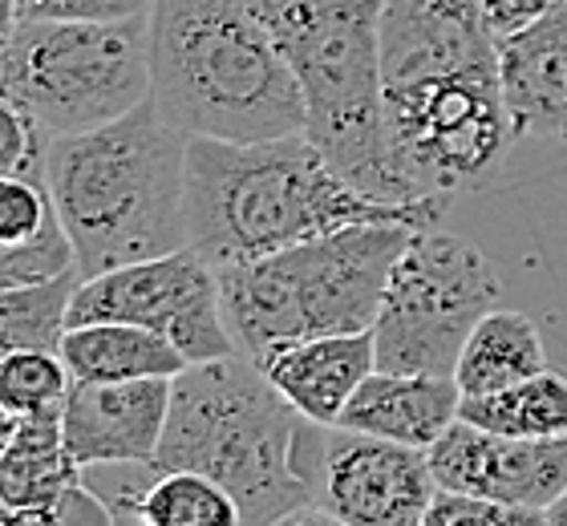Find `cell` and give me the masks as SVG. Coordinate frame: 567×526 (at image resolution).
I'll return each mask as SVG.
<instances>
[{"mask_svg": "<svg viewBox=\"0 0 567 526\" xmlns=\"http://www.w3.org/2000/svg\"><path fill=\"white\" fill-rule=\"evenodd\" d=\"M446 203H393L357 183L300 134L260 142H187V235L215 271L353 223L430 227Z\"/></svg>", "mask_w": 567, "mask_h": 526, "instance_id": "obj_1", "label": "cell"}, {"mask_svg": "<svg viewBox=\"0 0 567 526\" xmlns=\"http://www.w3.org/2000/svg\"><path fill=\"white\" fill-rule=\"evenodd\" d=\"M320 421H308L244 352L187 364L171 381L158 470H199L239 506V523H324L312 510Z\"/></svg>", "mask_w": 567, "mask_h": 526, "instance_id": "obj_2", "label": "cell"}, {"mask_svg": "<svg viewBox=\"0 0 567 526\" xmlns=\"http://www.w3.org/2000/svg\"><path fill=\"white\" fill-rule=\"evenodd\" d=\"M187 142L151 97L106 126L49 138L45 183L82 280L190 244Z\"/></svg>", "mask_w": 567, "mask_h": 526, "instance_id": "obj_3", "label": "cell"}, {"mask_svg": "<svg viewBox=\"0 0 567 526\" xmlns=\"http://www.w3.org/2000/svg\"><path fill=\"white\" fill-rule=\"evenodd\" d=\"M151 102L187 138L260 142L305 130V97L248 0H154Z\"/></svg>", "mask_w": 567, "mask_h": 526, "instance_id": "obj_4", "label": "cell"}, {"mask_svg": "<svg viewBox=\"0 0 567 526\" xmlns=\"http://www.w3.org/2000/svg\"><path fill=\"white\" fill-rule=\"evenodd\" d=\"M268 24L305 97V134L361 190L410 199L398 183L385 134L381 0H248Z\"/></svg>", "mask_w": 567, "mask_h": 526, "instance_id": "obj_5", "label": "cell"}, {"mask_svg": "<svg viewBox=\"0 0 567 526\" xmlns=\"http://www.w3.org/2000/svg\"><path fill=\"white\" fill-rule=\"evenodd\" d=\"M414 231L410 223H353L276 256L219 268L236 352L264 364L305 337L373 328L390 271Z\"/></svg>", "mask_w": 567, "mask_h": 526, "instance_id": "obj_6", "label": "cell"}, {"mask_svg": "<svg viewBox=\"0 0 567 526\" xmlns=\"http://www.w3.org/2000/svg\"><path fill=\"white\" fill-rule=\"evenodd\" d=\"M0 94L49 138L82 134L151 97V12L126 21L21 17L0 49Z\"/></svg>", "mask_w": 567, "mask_h": 526, "instance_id": "obj_7", "label": "cell"}, {"mask_svg": "<svg viewBox=\"0 0 567 526\" xmlns=\"http://www.w3.org/2000/svg\"><path fill=\"white\" fill-rule=\"evenodd\" d=\"M385 134L402 190L430 203L491 187L519 142L498 65L385 82Z\"/></svg>", "mask_w": 567, "mask_h": 526, "instance_id": "obj_8", "label": "cell"}, {"mask_svg": "<svg viewBox=\"0 0 567 526\" xmlns=\"http://www.w3.org/2000/svg\"><path fill=\"white\" fill-rule=\"evenodd\" d=\"M495 264L462 235L417 227L398 256L373 320L378 369L454 377L471 328L498 305Z\"/></svg>", "mask_w": 567, "mask_h": 526, "instance_id": "obj_9", "label": "cell"}, {"mask_svg": "<svg viewBox=\"0 0 567 526\" xmlns=\"http://www.w3.org/2000/svg\"><path fill=\"white\" fill-rule=\"evenodd\" d=\"M94 320H126L151 328L171 340L190 364L236 352L231 328L224 320L219 271L190 244L78 283L70 324H94Z\"/></svg>", "mask_w": 567, "mask_h": 526, "instance_id": "obj_10", "label": "cell"}, {"mask_svg": "<svg viewBox=\"0 0 567 526\" xmlns=\"http://www.w3.org/2000/svg\"><path fill=\"white\" fill-rule=\"evenodd\" d=\"M437 482L417 445L324 425L312 462V510L341 526H422Z\"/></svg>", "mask_w": 567, "mask_h": 526, "instance_id": "obj_11", "label": "cell"}, {"mask_svg": "<svg viewBox=\"0 0 567 526\" xmlns=\"http://www.w3.org/2000/svg\"><path fill=\"white\" fill-rule=\"evenodd\" d=\"M425 457L437 486L539 515L567 491V437H511L458 417Z\"/></svg>", "mask_w": 567, "mask_h": 526, "instance_id": "obj_12", "label": "cell"}, {"mask_svg": "<svg viewBox=\"0 0 567 526\" xmlns=\"http://www.w3.org/2000/svg\"><path fill=\"white\" fill-rule=\"evenodd\" d=\"M498 65V37L483 0H381L385 82Z\"/></svg>", "mask_w": 567, "mask_h": 526, "instance_id": "obj_13", "label": "cell"}, {"mask_svg": "<svg viewBox=\"0 0 567 526\" xmlns=\"http://www.w3.org/2000/svg\"><path fill=\"white\" fill-rule=\"evenodd\" d=\"M175 377L138 381H73L61 405V437L78 466L154 462L171 413Z\"/></svg>", "mask_w": 567, "mask_h": 526, "instance_id": "obj_14", "label": "cell"}, {"mask_svg": "<svg viewBox=\"0 0 567 526\" xmlns=\"http://www.w3.org/2000/svg\"><path fill=\"white\" fill-rule=\"evenodd\" d=\"M498 82L519 138L567 142V0L498 37Z\"/></svg>", "mask_w": 567, "mask_h": 526, "instance_id": "obj_15", "label": "cell"}, {"mask_svg": "<svg viewBox=\"0 0 567 526\" xmlns=\"http://www.w3.org/2000/svg\"><path fill=\"white\" fill-rule=\"evenodd\" d=\"M260 369L308 421L337 425L357 385L378 369L373 328L305 337L288 349L272 352Z\"/></svg>", "mask_w": 567, "mask_h": 526, "instance_id": "obj_16", "label": "cell"}, {"mask_svg": "<svg viewBox=\"0 0 567 526\" xmlns=\"http://www.w3.org/2000/svg\"><path fill=\"white\" fill-rule=\"evenodd\" d=\"M458 405H462V389L454 377L373 369L357 385V393L349 398L337 425L430 450L458 421Z\"/></svg>", "mask_w": 567, "mask_h": 526, "instance_id": "obj_17", "label": "cell"}, {"mask_svg": "<svg viewBox=\"0 0 567 526\" xmlns=\"http://www.w3.org/2000/svg\"><path fill=\"white\" fill-rule=\"evenodd\" d=\"M73 482H82V466L65 450L61 413L21 417L12 442L0 454L4 526H53V506Z\"/></svg>", "mask_w": 567, "mask_h": 526, "instance_id": "obj_18", "label": "cell"}, {"mask_svg": "<svg viewBox=\"0 0 567 526\" xmlns=\"http://www.w3.org/2000/svg\"><path fill=\"white\" fill-rule=\"evenodd\" d=\"M61 361L73 381H138V377H178L187 357L166 337L126 320L70 324L61 337Z\"/></svg>", "mask_w": 567, "mask_h": 526, "instance_id": "obj_19", "label": "cell"}, {"mask_svg": "<svg viewBox=\"0 0 567 526\" xmlns=\"http://www.w3.org/2000/svg\"><path fill=\"white\" fill-rule=\"evenodd\" d=\"M544 369L547 352L532 316L511 312V308H491L462 344L454 381H458L462 398H478V393H498V389L519 385V381L544 373Z\"/></svg>", "mask_w": 567, "mask_h": 526, "instance_id": "obj_20", "label": "cell"}, {"mask_svg": "<svg viewBox=\"0 0 567 526\" xmlns=\"http://www.w3.org/2000/svg\"><path fill=\"white\" fill-rule=\"evenodd\" d=\"M458 417L511 437H567V377L544 369L498 393L462 398Z\"/></svg>", "mask_w": 567, "mask_h": 526, "instance_id": "obj_21", "label": "cell"}, {"mask_svg": "<svg viewBox=\"0 0 567 526\" xmlns=\"http://www.w3.org/2000/svg\"><path fill=\"white\" fill-rule=\"evenodd\" d=\"M82 283V271H65L41 283H12L0 288V357L17 349H61V337L70 328L73 292Z\"/></svg>", "mask_w": 567, "mask_h": 526, "instance_id": "obj_22", "label": "cell"}, {"mask_svg": "<svg viewBox=\"0 0 567 526\" xmlns=\"http://www.w3.org/2000/svg\"><path fill=\"white\" fill-rule=\"evenodd\" d=\"M146 526H236V498L199 470H158L142 498Z\"/></svg>", "mask_w": 567, "mask_h": 526, "instance_id": "obj_23", "label": "cell"}, {"mask_svg": "<svg viewBox=\"0 0 567 526\" xmlns=\"http://www.w3.org/2000/svg\"><path fill=\"white\" fill-rule=\"evenodd\" d=\"M73 377L61 361V352L49 349H17L0 357V405L12 417H41L61 413L70 398Z\"/></svg>", "mask_w": 567, "mask_h": 526, "instance_id": "obj_24", "label": "cell"}, {"mask_svg": "<svg viewBox=\"0 0 567 526\" xmlns=\"http://www.w3.org/2000/svg\"><path fill=\"white\" fill-rule=\"evenodd\" d=\"M78 271V256H73V239L61 223L58 207L41 223V231H33L21 244L0 247V288L12 283H41L53 276Z\"/></svg>", "mask_w": 567, "mask_h": 526, "instance_id": "obj_25", "label": "cell"}, {"mask_svg": "<svg viewBox=\"0 0 567 526\" xmlns=\"http://www.w3.org/2000/svg\"><path fill=\"white\" fill-rule=\"evenodd\" d=\"M53 195H49L45 175H9L0 178V247L21 244L41 223L53 215Z\"/></svg>", "mask_w": 567, "mask_h": 526, "instance_id": "obj_26", "label": "cell"}, {"mask_svg": "<svg viewBox=\"0 0 567 526\" xmlns=\"http://www.w3.org/2000/svg\"><path fill=\"white\" fill-rule=\"evenodd\" d=\"M49 134L37 117L0 94V178L9 175H45Z\"/></svg>", "mask_w": 567, "mask_h": 526, "instance_id": "obj_27", "label": "cell"}, {"mask_svg": "<svg viewBox=\"0 0 567 526\" xmlns=\"http://www.w3.org/2000/svg\"><path fill=\"white\" fill-rule=\"evenodd\" d=\"M532 526L544 523L539 510H523V506H507L495 503V498H483V494H462V491H446L437 486L434 503L425 510L422 526Z\"/></svg>", "mask_w": 567, "mask_h": 526, "instance_id": "obj_28", "label": "cell"}, {"mask_svg": "<svg viewBox=\"0 0 567 526\" xmlns=\"http://www.w3.org/2000/svg\"><path fill=\"white\" fill-rule=\"evenodd\" d=\"M154 0H21V17L49 21H126L151 12Z\"/></svg>", "mask_w": 567, "mask_h": 526, "instance_id": "obj_29", "label": "cell"}, {"mask_svg": "<svg viewBox=\"0 0 567 526\" xmlns=\"http://www.w3.org/2000/svg\"><path fill=\"white\" fill-rule=\"evenodd\" d=\"M106 526L114 523L106 510V503L97 498L94 491H90V482H73L70 491L61 494L58 506H53V526Z\"/></svg>", "mask_w": 567, "mask_h": 526, "instance_id": "obj_30", "label": "cell"}, {"mask_svg": "<svg viewBox=\"0 0 567 526\" xmlns=\"http://www.w3.org/2000/svg\"><path fill=\"white\" fill-rule=\"evenodd\" d=\"M483 4H486V21H491L495 37H503V33L523 29L527 21H535V17L551 9L556 0H483Z\"/></svg>", "mask_w": 567, "mask_h": 526, "instance_id": "obj_31", "label": "cell"}, {"mask_svg": "<svg viewBox=\"0 0 567 526\" xmlns=\"http://www.w3.org/2000/svg\"><path fill=\"white\" fill-rule=\"evenodd\" d=\"M17 24H21V0H0V49L9 45Z\"/></svg>", "mask_w": 567, "mask_h": 526, "instance_id": "obj_32", "label": "cell"}, {"mask_svg": "<svg viewBox=\"0 0 567 526\" xmlns=\"http://www.w3.org/2000/svg\"><path fill=\"white\" fill-rule=\"evenodd\" d=\"M17 425H21V417H12L4 405H0V454H4V445L12 442V433H17Z\"/></svg>", "mask_w": 567, "mask_h": 526, "instance_id": "obj_33", "label": "cell"}, {"mask_svg": "<svg viewBox=\"0 0 567 526\" xmlns=\"http://www.w3.org/2000/svg\"><path fill=\"white\" fill-rule=\"evenodd\" d=\"M544 518H547V523H551V526H567V491L559 494L556 503L547 506V510H544Z\"/></svg>", "mask_w": 567, "mask_h": 526, "instance_id": "obj_34", "label": "cell"}]
</instances>
